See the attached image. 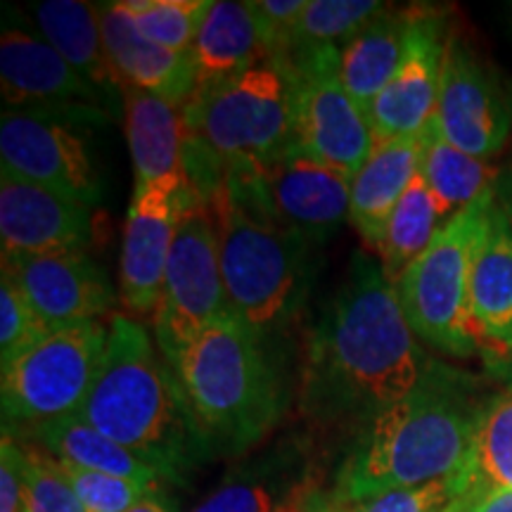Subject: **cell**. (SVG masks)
<instances>
[{"label": "cell", "instance_id": "8fae6325", "mask_svg": "<svg viewBox=\"0 0 512 512\" xmlns=\"http://www.w3.org/2000/svg\"><path fill=\"white\" fill-rule=\"evenodd\" d=\"M0 93L5 112L46 114L102 126L112 105L41 34L5 27L0 36Z\"/></svg>", "mask_w": 512, "mask_h": 512}, {"label": "cell", "instance_id": "5bb4252c", "mask_svg": "<svg viewBox=\"0 0 512 512\" xmlns=\"http://www.w3.org/2000/svg\"><path fill=\"white\" fill-rule=\"evenodd\" d=\"M192 197L185 176L133 185L119 259V294L133 316H155L178 223Z\"/></svg>", "mask_w": 512, "mask_h": 512}, {"label": "cell", "instance_id": "277c9868", "mask_svg": "<svg viewBox=\"0 0 512 512\" xmlns=\"http://www.w3.org/2000/svg\"><path fill=\"white\" fill-rule=\"evenodd\" d=\"M209 207L219 235L228 311L264 339L275 335L304 302L313 245L268 207L256 164L226 162Z\"/></svg>", "mask_w": 512, "mask_h": 512}, {"label": "cell", "instance_id": "2e32d148", "mask_svg": "<svg viewBox=\"0 0 512 512\" xmlns=\"http://www.w3.org/2000/svg\"><path fill=\"white\" fill-rule=\"evenodd\" d=\"M3 273L27 297L48 332L93 323L114 306L110 278L86 249L3 259Z\"/></svg>", "mask_w": 512, "mask_h": 512}, {"label": "cell", "instance_id": "cb8c5ba5", "mask_svg": "<svg viewBox=\"0 0 512 512\" xmlns=\"http://www.w3.org/2000/svg\"><path fill=\"white\" fill-rule=\"evenodd\" d=\"M38 34L60 53L117 112L121 83L107 55L98 5L83 0H41L31 5Z\"/></svg>", "mask_w": 512, "mask_h": 512}, {"label": "cell", "instance_id": "f546056e", "mask_svg": "<svg viewBox=\"0 0 512 512\" xmlns=\"http://www.w3.org/2000/svg\"><path fill=\"white\" fill-rule=\"evenodd\" d=\"M384 10L387 3L377 0H309L302 19L294 27L290 50L278 62H290L323 50H342Z\"/></svg>", "mask_w": 512, "mask_h": 512}, {"label": "cell", "instance_id": "30bf717a", "mask_svg": "<svg viewBox=\"0 0 512 512\" xmlns=\"http://www.w3.org/2000/svg\"><path fill=\"white\" fill-rule=\"evenodd\" d=\"M342 50L280 62L292 76V147L354 178L377 140L368 114L347 93L339 74Z\"/></svg>", "mask_w": 512, "mask_h": 512}, {"label": "cell", "instance_id": "74e56055", "mask_svg": "<svg viewBox=\"0 0 512 512\" xmlns=\"http://www.w3.org/2000/svg\"><path fill=\"white\" fill-rule=\"evenodd\" d=\"M22 465V441L3 432V441H0V512H27Z\"/></svg>", "mask_w": 512, "mask_h": 512}, {"label": "cell", "instance_id": "5b68a950", "mask_svg": "<svg viewBox=\"0 0 512 512\" xmlns=\"http://www.w3.org/2000/svg\"><path fill=\"white\" fill-rule=\"evenodd\" d=\"M174 370L214 456L252 451L283 418L285 389L266 339L235 313L214 320Z\"/></svg>", "mask_w": 512, "mask_h": 512}, {"label": "cell", "instance_id": "ffe728a7", "mask_svg": "<svg viewBox=\"0 0 512 512\" xmlns=\"http://www.w3.org/2000/svg\"><path fill=\"white\" fill-rule=\"evenodd\" d=\"M470 316L486 366L512 384V230L498 202L472 271Z\"/></svg>", "mask_w": 512, "mask_h": 512}, {"label": "cell", "instance_id": "44dd1931", "mask_svg": "<svg viewBox=\"0 0 512 512\" xmlns=\"http://www.w3.org/2000/svg\"><path fill=\"white\" fill-rule=\"evenodd\" d=\"M100 29L107 55L124 86H136L183 107L195 93V67L190 53L162 48L147 41L133 22L121 12L119 3H102Z\"/></svg>", "mask_w": 512, "mask_h": 512}, {"label": "cell", "instance_id": "e0dca14e", "mask_svg": "<svg viewBox=\"0 0 512 512\" xmlns=\"http://www.w3.org/2000/svg\"><path fill=\"white\" fill-rule=\"evenodd\" d=\"M444 19L432 10H415L399 69L370 107L375 140L422 136L432 124L439 100L441 64L446 53Z\"/></svg>", "mask_w": 512, "mask_h": 512}, {"label": "cell", "instance_id": "ab89813d", "mask_svg": "<svg viewBox=\"0 0 512 512\" xmlns=\"http://www.w3.org/2000/svg\"><path fill=\"white\" fill-rule=\"evenodd\" d=\"M126 512H176V505L169 496L164 494V486H159V489L152 491V494H147L143 501L136 503Z\"/></svg>", "mask_w": 512, "mask_h": 512}, {"label": "cell", "instance_id": "1f68e13d", "mask_svg": "<svg viewBox=\"0 0 512 512\" xmlns=\"http://www.w3.org/2000/svg\"><path fill=\"white\" fill-rule=\"evenodd\" d=\"M214 0H119L133 27L157 46L190 53Z\"/></svg>", "mask_w": 512, "mask_h": 512}, {"label": "cell", "instance_id": "9a60e30c", "mask_svg": "<svg viewBox=\"0 0 512 512\" xmlns=\"http://www.w3.org/2000/svg\"><path fill=\"white\" fill-rule=\"evenodd\" d=\"M320 494L309 446L283 439L230 470L226 479L190 512H320Z\"/></svg>", "mask_w": 512, "mask_h": 512}, {"label": "cell", "instance_id": "8d00e7d4", "mask_svg": "<svg viewBox=\"0 0 512 512\" xmlns=\"http://www.w3.org/2000/svg\"><path fill=\"white\" fill-rule=\"evenodd\" d=\"M306 3L309 0H249L247 8L256 19L268 57L283 60L287 55L294 27L302 19Z\"/></svg>", "mask_w": 512, "mask_h": 512}, {"label": "cell", "instance_id": "3957f363", "mask_svg": "<svg viewBox=\"0 0 512 512\" xmlns=\"http://www.w3.org/2000/svg\"><path fill=\"white\" fill-rule=\"evenodd\" d=\"M110 339L79 418L152 465L166 484H185L214 458L176 370L133 316L110 318Z\"/></svg>", "mask_w": 512, "mask_h": 512}, {"label": "cell", "instance_id": "7c38bea8", "mask_svg": "<svg viewBox=\"0 0 512 512\" xmlns=\"http://www.w3.org/2000/svg\"><path fill=\"white\" fill-rule=\"evenodd\" d=\"M88 128L46 114L3 110L0 171L93 209L102 200V181Z\"/></svg>", "mask_w": 512, "mask_h": 512}, {"label": "cell", "instance_id": "f1b7e54d", "mask_svg": "<svg viewBox=\"0 0 512 512\" xmlns=\"http://www.w3.org/2000/svg\"><path fill=\"white\" fill-rule=\"evenodd\" d=\"M444 223L437 197L418 174L403 192L401 202L396 204L380 247L375 249L389 283H396L406 273V268L420 259Z\"/></svg>", "mask_w": 512, "mask_h": 512}, {"label": "cell", "instance_id": "d6a6232c", "mask_svg": "<svg viewBox=\"0 0 512 512\" xmlns=\"http://www.w3.org/2000/svg\"><path fill=\"white\" fill-rule=\"evenodd\" d=\"M22 441V439H19ZM24 448V503L27 512H88L64 475L60 460L46 448L22 441Z\"/></svg>", "mask_w": 512, "mask_h": 512}, {"label": "cell", "instance_id": "ac0fdd59", "mask_svg": "<svg viewBox=\"0 0 512 512\" xmlns=\"http://www.w3.org/2000/svg\"><path fill=\"white\" fill-rule=\"evenodd\" d=\"M268 207L313 247L328 242L349 221L351 176L287 147L259 166Z\"/></svg>", "mask_w": 512, "mask_h": 512}, {"label": "cell", "instance_id": "ba28073f", "mask_svg": "<svg viewBox=\"0 0 512 512\" xmlns=\"http://www.w3.org/2000/svg\"><path fill=\"white\" fill-rule=\"evenodd\" d=\"M110 325L102 320L50 332L0 368L3 432L79 415L105 358Z\"/></svg>", "mask_w": 512, "mask_h": 512}, {"label": "cell", "instance_id": "4dcf8cb0", "mask_svg": "<svg viewBox=\"0 0 512 512\" xmlns=\"http://www.w3.org/2000/svg\"><path fill=\"white\" fill-rule=\"evenodd\" d=\"M465 479L467 494L512 491V384L486 401Z\"/></svg>", "mask_w": 512, "mask_h": 512}, {"label": "cell", "instance_id": "52a82bcc", "mask_svg": "<svg viewBox=\"0 0 512 512\" xmlns=\"http://www.w3.org/2000/svg\"><path fill=\"white\" fill-rule=\"evenodd\" d=\"M185 131L223 162L264 166L292 145V76L273 57L197 88L183 107Z\"/></svg>", "mask_w": 512, "mask_h": 512}, {"label": "cell", "instance_id": "7402d4cb", "mask_svg": "<svg viewBox=\"0 0 512 512\" xmlns=\"http://www.w3.org/2000/svg\"><path fill=\"white\" fill-rule=\"evenodd\" d=\"M420 152L422 136L382 140L351 178L349 223L373 252L380 247L403 192L418 176Z\"/></svg>", "mask_w": 512, "mask_h": 512}, {"label": "cell", "instance_id": "60d3db41", "mask_svg": "<svg viewBox=\"0 0 512 512\" xmlns=\"http://www.w3.org/2000/svg\"><path fill=\"white\" fill-rule=\"evenodd\" d=\"M496 202L503 209V214L508 216L512 230V169H503L501 178L496 181Z\"/></svg>", "mask_w": 512, "mask_h": 512}, {"label": "cell", "instance_id": "b9f144b4", "mask_svg": "<svg viewBox=\"0 0 512 512\" xmlns=\"http://www.w3.org/2000/svg\"><path fill=\"white\" fill-rule=\"evenodd\" d=\"M460 508H463V501H458L456 505H453V508L451 510H448V512H460Z\"/></svg>", "mask_w": 512, "mask_h": 512}, {"label": "cell", "instance_id": "484cf974", "mask_svg": "<svg viewBox=\"0 0 512 512\" xmlns=\"http://www.w3.org/2000/svg\"><path fill=\"white\" fill-rule=\"evenodd\" d=\"M195 91L266 60V46L247 3L214 0L190 48Z\"/></svg>", "mask_w": 512, "mask_h": 512}, {"label": "cell", "instance_id": "6da1fadb", "mask_svg": "<svg viewBox=\"0 0 512 512\" xmlns=\"http://www.w3.org/2000/svg\"><path fill=\"white\" fill-rule=\"evenodd\" d=\"M432 358L420 347L377 256L358 254L349 280L309 332L304 413L320 422L366 425L418 387Z\"/></svg>", "mask_w": 512, "mask_h": 512}, {"label": "cell", "instance_id": "f35d334b", "mask_svg": "<svg viewBox=\"0 0 512 512\" xmlns=\"http://www.w3.org/2000/svg\"><path fill=\"white\" fill-rule=\"evenodd\" d=\"M460 512H512V491L486 489L465 494Z\"/></svg>", "mask_w": 512, "mask_h": 512}, {"label": "cell", "instance_id": "83f0119b", "mask_svg": "<svg viewBox=\"0 0 512 512\" xmlns=\"http://www.w3.org/2000/svg\"><path fill=\"white\" fill-rule=\"evenodd\" d=\"M422 181L437 197L444 221L456 216L460 209L482 197L486 190L496 188L503 169L489 159L467 155L460 147L451 145L432 124L422 133L420 171Z\"/></svg>", "mask_w": 512, "mask_h": 512}, {"label": "cell", "instance_id": "7a4b0ae2", "mask_svg": "<svg viewBox=\"0 0 512 512\" xmlns=\"http://www.w3.org/2000/svg\"><path fill=\"white\" fill-rule=\"evenodd\" d=\"M472 375L432 358L418 387L361 425L339 465L330 505L465 475L486 408Z\"/></svg>", "mask_w": 512, "mask_h": 512}, {"label": "cell", "instance_id": "d4e9b609", "mask_svg": "<svg viewBox=\"0 0 512 512\" xmlns=\"http://www.w3.org/2000/svg\"><path fill=\"white\" fill-rule=\"evenodd\" d=\"M12 437L46 448L50 456L64 465L107 472V475L126 477L150 486L166 484L155 467L147 465L143 458H138L128 448L119 446L117 441L105 437L93 425H88L86 420H81L79 415H67V418L43 422V425L31 427V430L22 434H12Z\"/></svg>", "mask_w": 512, "mask_h": 512}, {"label": "cell", "instance_id": "d590c367", "mask_svg": "<svg viewBox=\"0 0 512 512\" xmlns=\"http://www.w3.org/2000/svg\"><path fill=\"white\" fill-rule=\"evenodd\" d=\"M60 465L88 512H126L143 501L147 494L159 489V486L140 484L126 477L107 475V472L81 470V467L64 463Z\"/></svg>", "mask_w": 512, "mask_h": 512}, {"label": "cell", "instance_id": "836d02e7", "mask_svg": "<svg viewBox=\"0 0 512 512\" xmlns=\"http://www.w3.org/2000/svg\"><path fill=\"white\" fill-rule=\"evenodd\" d=\"M467 494L465 475L425 486L392 489L349 505H330L328 512H448Z\"/></svg>", "mask_w": 512, "mask_h": 512}, {"label": "cell", "instance_id": "603a6c76", "mask_svg": "<svg viewBox=\"0 0 512 512\" xmlns=\"http://www.w3.org/2000/svg\"><path fill=\"white\" fill-rule=\"evenodd\" d=\"M124 128L133 162V185L185 176V119L181 107L136 86L121 88Z\"/></svg>", "mask_w": 512, "mask_h": 512}, {"label": "cell", "instance_id": "d6986e66", "mask_svg": "<svg viewBox=\"0 0 512 512\" xmlns=\"http://www.w3.org/2000/svg\"><path fill=\"white\" fill-rule=\"evenodd\" d=\"M91 235V207L0 171L3 259L79 252L91 242Z\"/></svg>", "mask_w": 512, "mask_h": 512}, {"label": "cell", "instance_id": "9c48e42d", "mask_svg": "<svg viewBox=\"0 0 512 512\" xmlns=\"http://www.w3.org/2000/svg\"><path fill=\"white\" fill-rule=\"evenodd\" d=\"M223 313H228V299L216 221L209 204L195 192L178 223L164 287L152 316L155 342L164 361L176 368L183 351Z\"/></svg>", "mask_w": 512, "mask_h": 512}, {"label": "cell", "instance_id": "8992f818", "mask_svg": "<svg viewBox=\"0 0 512 512\" xmlns=\"http://www.w3.org/2000/svg\"><path fill=\"white\" fill-rule=\"evenodd\" d=\"M496 188L451 216L432 245L396 280L401 309L420 342L453 358L477 354L470 316V287Z\"/></svg>", "mask_w": 512, "mask_h": 512}, {"label": "cell", "instance_id": "7bdbcfd3", "mask_svg": "<svg viewBox=\"0 0 512 512\" xmlns=\"http://www.w3.org/2000/svg\"><path fill=\"white\" fill-rule=\"evenodd\" d=\"M320 512H328V508H325V510H320Z\"/></svg>", "mask_w": 512, "mask_h": 512}, {"label": "cell", "instance_id": "4fadbf2b", "mask_svg": "<svg viewBox=\"0 0 512 512\" xmlns=\"http://www.w3.org/2000/svg\"><path fill=\"white\" fill-rule=\"evenodd\" d=\"M432 126L467 155H498L512 133V98L460 36L446 38Z\"/></svg>", "mask_w": 512, "mask_h": 512}, {"label": "cell", "instance_id": "4316f807", "mask_svg": "<svg viewBox=\"0 0 512 512\" xmlns=\"http://www.w3.org/2000/svg\"><path fill=\"white\" fill-rule=\"evenodd\" d=\"M415 10H384L351 38L339 55V74L347 93L363 112L377 100L399 69Z\"/></svg>", "mask_w": 512, "mask_h": 512}, {"label": "cell", "instance_id": "e575fe53", "mask_svg": "<svg viewBox=\"0 0 512 512\" xmlns=\"http://www.w3.org/2000/svg\"><path fill=\"white\" fill-rule=\"evenodd\" d=\"M50 332L8 275L0 278V368L8 366Z\"/></svg>", "mask_w": 512, "mask_h": 512}]
</instances>
